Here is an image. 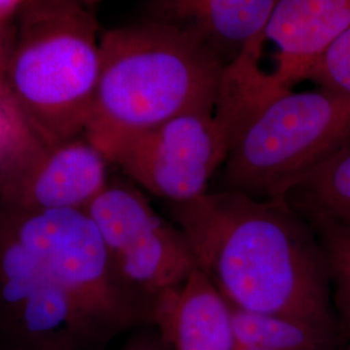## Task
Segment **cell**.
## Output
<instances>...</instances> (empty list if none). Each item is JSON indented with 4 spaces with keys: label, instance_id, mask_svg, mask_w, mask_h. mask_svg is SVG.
<instances>
[{
    "label": "cell",
    "instance_id": "obj_3",
    "mask_svg": "<svg viewBox=\"0 0 350 350\" xmlns=\"http://www.w3.org/2000/svg\"><path fill=\"white\" fill-rule=\"evenodd\" d=\"M98 30L92 11L36 0L13 23L5 88L43 147L85 134L100 75Z\"/></svg>",
    "mask_w": 350,
    "mask_h": 350
},
{
    "label": "cell",
    "instance_id": "obj_8",
    "mask_svg": "<svg viewBox=\"0 0 350 350\" xmlns=\"http://www.w3.org/2000/svg\"><path fill=\"white\" fill-rule=\"evenodd\" d=\"M0 322L38 350H75L98 338L63 284L1 219Z\"/></svg>",
    "mask_w": 350,
    "mask_h": 350
},
{
    "label": "cell",
    "instance_id": "obj_21",
    "mask_svg": "<svg viewBox=\"0 0 350 350\" xmlns=\"http://www.w3.org/2000/svg\"><path fill=\"white\" fill-rule=\"evenodd\" d=\"M42 4L49 5H65V7H77L82 10L92 11L96 4H99L103 0H36Z\"/></svg>",
    "mask_w": 350,
    "mask_h": 350
},
{
    "label": "cell",
    "instance_id": "obj_6",
    "mask_svg": "<svg viewBox=\"0 0 350 350\" xmlns=\"http://www.w3.org/2000/svg\"><path fill=\"white\" fill-rule=\"evenodd\" d=\"M86 212L122 283L143 308L148 302L150 312L161 295L179 287L196 270L182 231L133 185L111 179Z\"/></svg>",
    "mask_w": 350,
    "mask_h": 350
},
{
    "label": "cell",
    "instance_id": "obj_15",
    "mask_svg": "<svg viewBox=\"0 0 350 350\" xmlns=\"http://www.w3.org/2000/svg\"><path fill=\"white\" fill-rule=\"evenodd\" d=\"M300 213L312 226L323 250L334 309L342 327L350 332V227L315 213Z\"/></svg>",
    "mask_w": 350,
    "mask_h": 350
},
{
    "label": "cell",
    "instance_id": "obj_17",
    "mask_svg": "<svg viewBox=\"0 0 350 350\" xmlns=\"http://www.w3.org/2000/svg\"><path fill=\"white\" fill-rule=\"evenodd\" d=\"M12 31L13 24L12 25H4L0 23V105L12 118L18 121L21 125H24L13 107L12 101L10 99L8 91L5 88V62H7V55H8V47H10L11 37H12Z\"/></svg>",
    "mask_w": 350,
    "mask_h": 350
},
{
    "label": "cell",
    "instance_id": "obj_16",
    "mask_svg": "<svg viewBox=\"0 0 350 350\" xmlns=\"http://www.w3.org/2000/svg\"><path fill=\"white\" fill-rule=\"evenodd\" d=\"M319 88L350 96V26L325 51L308 75Z\"/></svg>",
    "mask_w": 350,
    "mask_h": 350
},
{
    "label": "cell",
    "instance_id": "obj_14",
    "mask_svg": "<svg viewBox=\"0 0 350 350\" xmlns=\"http://www.w3.org/2000/svg\"><path fill=\"white\" fill-rule=\"evenodd\" d=\"M310 212L350 227V147L318 169L287 198Z\"/></svg>",
    "mask_w": 350,
    "mask_h": 350
},
{
    "label": "cell",
    "instance_id": "obj_5",
    "mask_svg": "<svg viewBox=\"0 0 350 350\" xmlns=\"http://www.w3.org/2000/svg\"><path fill=\"white\" fill-rule=\"evenodd\" d=\"M0 219L73 297L98 338L146 313L117 274L100 232L83 209L10 213Z\"/></svg>",
    "mask_w": 350,
    "mask_h": 350
},
{
    "label": "cell",
    "instance_id": "obj_7",
    "mask_svg": "<svg viewBox=\"0 0 350 350\" xmlns=\"http://www.w3.org/2000/svg\"><path fill=\"white\" fill-rule=\"evenodd\" d=\"M234 138V125L221 111L188 113L126 139L108 161L167 204L186 202L211 191Z\"/></svg>",
    "mask_w": 350,
    "mask_h": 350
},
{
    "label": "cell",
    "instance_id": "obj_18",
    "mask_svg": "<svg viewBox=\"0 0 350 350\" xmlns=\"http://www.w3.org/2000/svg\"><path fill=\"white\" fill-rule=\"evenodd\" d=\"M33 0H0V23L12 25Z\"/></svg>",
    "mask_w": 350,
    "mask_h": 350
},
{
    "label": "cell",
    "instance_id": "obj_10",
    "mask_svg": "<svg viewBox=\"0 0 350 350\" xmlns=\"http://www.w3.org/2000/svg\"><path fill=\"white\" fill-rule=\"evenodd\" d=\"M350 26V0H278L263 38L276 47L273 73L284 90L308 79L325 51Z\"/></svg>",
    "mask_w": 350,
    "mask_h": 350
},
{
    "label": "cell",
    "instance_id": "obj_20",
    "mask_svg": "<svg viewBox=\"0 0 350 350\" xmlns=\"http://www.w3.org/2000/svg\"><path fill=\"white\" fill-rule=\"evenodd\" d=\"M124 350H170V348L157 332L154 336L137 338Z\"/></svg>",
    "mask_w": 350,
    "mask_h": 350
},
{
    "label": "cell",
    "instance_id": "obj_1",
    "mask_svg": "<svg viewBox=\"0 0 350 350\" xmlns=\"http://www.w3.org/2000/svg\"><path fill=\"white\" fill-rule=\"evenodd\" d=\"M167 206L196 269L231 306L336 329L323 250L287 198L215 189Z\"/></svg>",
    "mask_w": 350,
    "mask_h": 350
},
{
    "label": "cell",
    "instance_id": "obj_4",
    "mask_svg": "<svg viewBox=\"0 0 350 350\" xmlns=\"http://www.w3.org/2000/svg\"><path fill=\"white\" fill-rule=\"evenodd\" d=\"M350 147V96L335 90L278 91L253 111L221 167V187L288 198Z\"/></svg>",
    "mask_w": 350,
    "mask_h": 350
},
{
    "label": "cell",
    "instance_id": "obj_22",
    "mask_svg": "<svg viewBox=\"0 0 350 350\" xmlns=\"http://www.w3.org/2000/svg\"><path fill=\"white\" fill-rule=\"evenodd\" d=\"M235 350H267L263 348H258V347H252V345H244V344H239L237 345Z\"/></svg>",
    "mask_w": 350,
    "mask_h": 350
},
{
    "label": "cell",
    "instance_id": "obj_19",
    "mask_svg": "<svg viewBox=\"0 0 350 350\" xmlns=\"http://www.w3.org/2000/svg\"><path fill=\"white\" fill-rule=\"evenodd\" d=\"M26 161L17 160L10 156L1 154L0 153V189L4 187V185L16 174L24 165Z\"/></svg>",
    "mask_w": 350,
    "mask_h": 350
},
{
    "label": "cell",
    "instance_id": "obj_2",
    "mask_svg": "<svg viewBox=\"0 0 350 350\" xmlns=\"http://www.w3.org/2000/svg\"><path fill=\"white\" fill-rule=\"evenodd\" d=\"M226 63L195 34L152 18L100 37V75L85 137L107 157L133 135L215 111Z\"/></svg>",
    "mask_w": 350,
    "mask_h": 350
},
{
    "label": "cell",
    "instance_id": "obj_11",
    "mask_svg": "<svg viewBox=\"0 0 350 350\" xmlns=\"http://www.w3.org/2000/svg\"><path fill=\"white\" fill-rule=\"evenodd\" d=\"M150 317L170 350L237 349L230 305L198 269L154 301Z\"/></svg>",
    "mask_w": 350,
    "mask_h": 350
},
{
    "label": "cell",
    "instance_id": "obj_12",
    "mask_svg": "<svg viewBox=\"0 0 350 350\" xmlns=\"http://www.w3.org/2000/svg\"><path fill=\"white\" fill-rule=\"evenodd\" d=\"M278 0H154L153 18L182 27L200 38L232 63L263 38Z\"/></svg>",
    "mask_w": 350,
    "mask_h": 350
},
{
    "label": "cell",
    "instance_id": "obj_9",
    "mask_svg": "<svg viewBox=\"0 0 350 350\" xmlns=\"http://www.w3.org/2000/svg\"><path fill=\"white\" fill-rule=\"evenodd\" d=\"M109 165L85 135L42 147L0 189V211H86L108 186Z\"/></svg>",
    "mask_w": 350,
    "mask_h": 350
},
{
    "label": "cell",
    "instance_id": "obj_13",
    "mask_svg": "<svg viewBox=\"0 0 350 350\" xmlns=\"http://www.w3.org/2000/svg\"><path fill=\"white\" fill-rule=\"evenodd\" d=\"M230 305V304H228ZM239 344L267 350H336V329L279 314L231 306Z\"/></svg>",
    "mask_w": 350,
    "mask_h": 350
}]
</instances>
